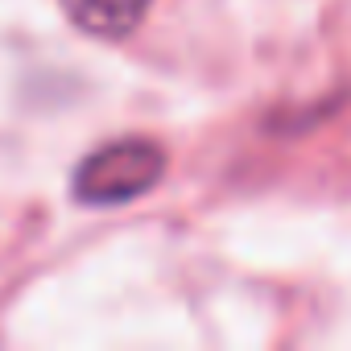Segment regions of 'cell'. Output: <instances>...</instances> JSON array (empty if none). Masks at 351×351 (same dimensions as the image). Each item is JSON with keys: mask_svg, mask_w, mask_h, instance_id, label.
Returning <instances> with one entry per match:
<instances>
[{"mask_svg": "<svg viewBox=\"0 0 351 351\" xmlns=\"http://www.w3.org/2000/svg\"><path fill=\"white\" fill-rule=\"evenodd\" d=\"M165 149L153 136H120L87 153L75 169V199L87 207H120L149 195L165 173Z\"/></svg>", "mask_w": 351, "mask_h": 351, "instance_id": "obj_1", "label": "cell"}, {"mask_svg": "<svg viewBox=\"0 0 351 351\" xmlns=\"http://www.w3.org/2000/svg\"><path fill=\"white\" fill-rule=\"evenodd\" d=\"M149 5H153V0H62L66 17H71L83 34L104 38V42L128 38V34L145 21Z\"/></svg>", "mask_w": 351, "mask_h": 351, "instance_id": "obj_2", "label": "cell"}]
</instances>
